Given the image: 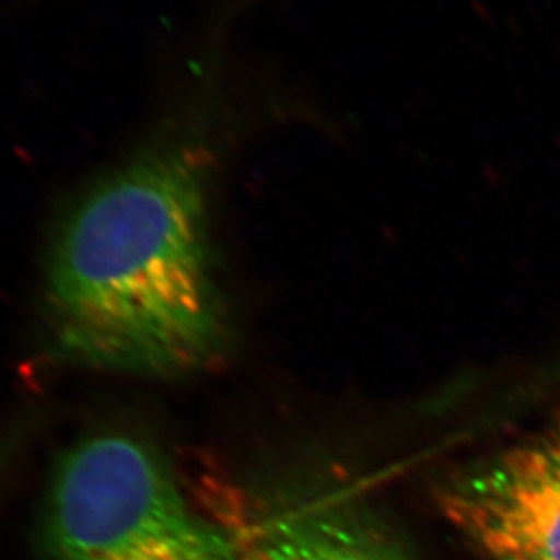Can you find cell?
Listing matches in <instances>:
<instances>
[{
	"label": "cell",
	"instance_id": "6da1fadb",
	"mask_svg": "<svg viewBox=\"0 0 560 560\" xmlns=\"http://www.w3.org/2000/svg\"><path fill=\"white\" fill-rule=\"evenodd\" d=\"M205 150L161 136L82 191L44 280L49 342L90 370L170 377L210 364L224 323L206 241Z\"/></svg>",
	"mask_w": 560,
	"mask_h": 560
},
{
	"label": "cell",
	"instance_id": "7a4b0ae2",
	"mask_svg": "<svg viewBox=\"0 0 560 560\" xmlns=\"http://www.w3.org/2000/svg\"><path fill=\"white\" fill-rule=\"evenodd\" d=\"M57 560H235L228 529L191 510L166 463L125 433L77 442L55 468L46 512Z\"/></svg>",
	"mask_w": 560,
	"mask_h": 560
},
{
	"label": "cell",
	"instance_id": "3957f363",
	"mask_svg": "<svg viewBox=\"0 0 560 560\" xmlns=\"http://www.w3.org/2000/svg\"><path fill=\"white\" fill-rule=\"evenodd\" d=\"M436 502L491 559L560 560V413L444 480Z\"/></svg>",
	"mask_w": 560,
	"mask_h": 560
},
{
	"label": "cell",
	"instance_id": "277c9868",
	"mask_svg": "<svg viewBox=\"0 0 560 560\" xmlns=\"http://www.w3.org/2000/svg\"><path fill=\"white\" fill-rule=\"evenodd\" d=\"M235 560H406L355 515L302 510L232 534Z\"/></svg>",
	"mask_w": 560,
	"mask_h": 560
}]
</instances>
